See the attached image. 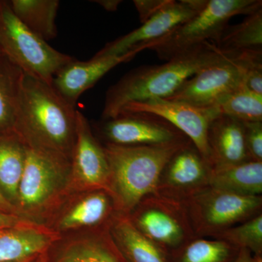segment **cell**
Here are the masks:
<instances>
[{
    "label": "cell",
    "instance_id": "cell-1",
    "mask_svg": "<svg viewBox=\"0 0 262 262\" xmlns=\"http://www.w3.org/2000/svg\"><path fill=\"white\" fill-rule=\"evenodd\" d=\"M77 112L51 84L24 73L15 133L26 146L71 165Z\"/></svg>",
    "mask_w": 262,
    "mask_h": 262
},
{
    "label": "cell",
    "instance_id": "cell-2",
    "mask_svg": "<svg viewBox=\"0 0 262 262\" xmlns=\"http://www.w3.org/2000/svg\"><path fill=\"white\" fill-rule=\"evenodd\" d=\"M221 51L207 42L163 64L145 66L130 71L106 92L101 118L118 116L124 106L150 99H166L198 71L215 61Z\"/></svg>",
    "mask_w": 262,
    "mask_h": 262
},
{
    "label": "cell",
    "instance_id": "cell-3",
    "mask_svg": "<svg viewBox=\"0 0 262 262\" xmlns=\"http://www.w3.org/2000/svg\"><path fill=\"white\" fill-rule=\"evenodd\" d=\"M190 139L159 146H103L110 193L118 213L128 215L141 199L156 192L160 173L172 155Z\"/></svg>",
    "mask_w": 262,
    "mask_h": 262
},
{
    "label": "cell",
    "instance_id": "cell-4",
    "mask_svg": "<svg viewBox=\"0 0 262 262\" xmlns=\"http://www.w3.org/2000/svg\"><path fill=\"white\" fill-rule=\"evenodd\" d=\"M0 51L24 73L51 85L56 74L75 59L26 27L5 0H0Z\"/></svg>",
    "mask_w": 262,
    "mask_h": 262
},
{
    "label": "cell",
    "instance_id": "cell-5",
    "mask_svg": "<svg viewBox=\"0 0 262 262\" xmlns=\"http://www.w3.org/2000/svg\"><path fill=\"white\" fill-rule=\"evenodd\" d=\"M261 8V0H207L196 15L151 42L149 50L156 52L160 59L169 61L207 42H215L231 18L251 14Z\"/></svg>",
    "mask_w": 262,
    "mask_h": 262
},
{
    "label": "cell",
    "instance_id": "cell-6",
    "mask_svg": "<svg viewBox=\"0 0 262 262\" xmlns=\"http://www.w3.org/2000/svg\"><path fill=\"white\" fill-rule=\"evenodd\" d=\"M220 51V58L198 71L166 99L213 107L242 85L246 67L262 58V51Z\"/></svg>",
    "mask_w": 262,
    "mask_h": 262
},
{
    "label": "cell",
    "instance_id": "cell-7",
    "mask_svg": "<svg viewBox=\"0 0 262 262\" xmlns=\"http://www.w3.org/2000/svg\"><path fill=\"white\" fill-rule=\"evenodd\" d=\"M185 204L196 236L210 238L262 213L261 195H243L210 186Z\"/></svg>",
    "mask_w": 262,
    "mask_h": 262
},
{
    "label": "cell",
    "instance_id": "cell-8",
    "mask_svg": "<svg viewBox=\"0 0 262 262\" xmlns=\"http://www.w3.org/2000/svg\"><path fill=\"white\" fill-rule=\"evenodd\" d=\"M127 216L143 236L166 255L196 237L185 203L155 193L141 199Z\"/></svg>",
    "mask_w": 262,
    "mask_h": 262
},
{
    "label": "cell",
    "instance_id": "cell-9",
    "mask_svg": "<svg viewBox=\"0 0 262 262\" xmlns=\"http://www.w3.org/2000/svg\"><path fill=\"white\" fill-rule=\"evenodd\" d=\"M27 147L25 166L18 191V215H37L54 201L70 178V164Z\"/></svg>",
    "mask_w": 262,
    "mask_h": 262
},
{
    "label": "cell",
    "instance_id": "cell-10",
    "mask_svg": "<svg viewBox=\"0 0 262 262\" xmlns=\"http://www.w3.org/2000/svg\"><path fill=\"white\" fill-rule=\"evenodd\" d=\"M106 144L120 146H159L189 138L161 117L151 114L122 113L96 125Z\"/></svg>",
    "mask_w": 262,
    "mask_h": 262
},
{
    "label": "cell",
    "instance_id": "cell-11",
    "mask_svg": "<svg viewBox=\"0 0 262 262\" xmlns=\"http://www.w3.org/2000/svg\"><path fill=\"white\" fill-rule=\"evenodd\" d=\"M212 168L192 141L177 150L162 170L155 194L185 203L209 187Z\"/></svg>",
    "mask_w": 262,
    "mask_h": 262
},
{
    "label": "cell",
    "instance_id": "cell-12",
    "mask_svg": "<svg viewBox=\"0 0 262 262\" xmlns=\"http://www.w3.org/2000/svg\"><path fill=\"white\" fill-rule=\"evenodd\" d=\"M207 0H171L139 28L106 44L95 57L120 56L168 35L202 9Z\"/></svg>",
    "mask_w": 262,
    "mask_h": 262
},
{
    "label": "cell",
    "instance_id": "cell-13",
    "mask_svg": "<svg viewBox=\"0 0 262 262\" xmlns=\"http://www.w3.org/2000/svg\"><path fill=\"white\" fill-rule=\"evenodd\" d=\"M122 113H147L161 117L189 138L209 163L208 127L212 120L218 116L213 108L196 107L181 101L155 98L129 103L120 114Z\"/></svg>",
    "mask_w": 262,
    "mask_h": 262
},
{
    "label": "cell",
    "instance_id": "cell-14",
    "mask_svg": "<svg viewBox=\"0 0 262 262\" xmlns=\"http://www.w3.org/2000/svg\"><path fill=\"white\" fill-rule=\"evenodd\" d=\"M110 177L103 146L95 137L88 119L77 110L76 140L70 173L72 184L90 192L104 190L110 193Z\"/></svg>",
    "mask_w": 262,
    "mask_h": 262
},
{
    "label": "cell",
    "instance_id": "cell-15",
    "mask_svg": "<svg viewBox=\"0 0 262 262\" xmlns=\"http://www.w3.org/2000/svg\"><path fill=\"white\" fill-rule=\"evenodd\" d=\"M149 48L148 45H144L120 56H94L87 61L73 60L56 74L52 86L63 99L75 106L81 95L94 86L110 70L130 61L138 53Z\"/></svg>",
    "mask_w": 262,
    "mask_h": 262
},
{
    "label": "cell",
    "instance_id": "cell-16",
    "mask_svg": "<svg viewBox=\"0 0 262 262\" xmlns=\"http://www.w3.org/2000/svg\"><path fill=\"white\" fill-rule=\"evenodd\" d=\"M208 145L212 168L251 160L245 143L244 122L232 117L218 115L212 120L208 127Z\"/></svg>",
    "mask_w": 262,
    "mask_h": 262
},
{
    "label": "cell",
    "instance_id": "cell-17",
    "mask_svg": "<svg viewBox=\"0 0 262 262\" xmlns=\"http://www.w3.org/2000/svg\"><path fill=\"white\" fill-rule=\"evenodd\" d=\"M58 234L29 221L0 229V262H15L46 252Z\"/></svg>",
    "mask_w": 262,
    "mask_h": 262
},
{
    "label": "cell",
    "instance_id": "cell-18",
    "mask_svg": "<svg viewBox=\"0 0 262 262\" xmlns=\"http://www.w3.org/2000/svg\"><path fill=\"white\" fill-rule=\"evenodd\" d=\"M108 233L127 262H167L166 254L135 228L127 215L117 213Z\"/></svg>",
    "mask_w": 262,
    "mask_h": 262
},
{
    "label": "cell",
    "instance_id": "cell-19",
    "mask_svg": "<svg viewBox=\"0 0 262 262\" xmlns=\"http://www.w3.org/2000/svg\"><path fill=\"white\" fill-rule=\"evenodd\" d=\"M117 212L111 194L104 190L93 191L70 208L60 221L63 230L80 227H110Z\"/></svg>",
    "mask_w": 262,
    "mask_h": 262
},
{
    "label": "cell",
    "instance_id": "cell-20",
    "mask_svg": "<svg viewBox=\"0 0 262 262\" xmlns=\"http://www.w3.org/2000/svg\"><path fill=\"white\" fill-rule=\"evenodd\" d=\"M209 186L243 195H261L262 162L212 168Z\"/></svg>",
    "mask_w": 262,
    "mask_h": 262
},
{
    "label": "cell",
    "instance_id": "cell-21",
    "mask_svg": "<svg viewBox=\"0 0 262 262\" xmlns=\"http://www.w3.org/2000/svg\"><path fill=\"white\" fill-rule=\"evenodd\" d=\"M26 155L25 144L16 134L0 136V192L15 207Z\"/></svg>",
    "mask_w": 262,
    "mask_h": 262
},
{
    "label": "cell",
    "instance_id": "cell-22",
    "mask_svg": "<svg viewBox=\"0 0 262 262\" xmlns=\"http://www.w3.org/2000/svg\"><path fill=\"white\" fill-rule=\"evenodd\" d=\"M23 71L0 53V136L15 134Z\"/></svg>",
    "mask_w": 262,
    "mask_h": 262
},
{
    "label": "cell",
    "instance_id": "cell-23",
    "mask_svg": "<svg viewBox=\"0 0 262 262\" xmlns=\"http://www.w3.org/2000/svg\"><path fill=\"white\" fill-rule=\"evenodd\" d=\"M8 3L17 18L34 34L46 42L56 37L58 0H10Z\"/></svg>",
    "mask_w": 262,
    "mask_h": 262
},
{
    "label": "cell",
    "instance_id": "cell-24",
    "mask_svg": "<svg viewBox=\"0 0 262 262\" xmlns=\"http://www.w3.org/2000/svg\"><path fill=\"white\" fill-rule=\"evenodd\" d=\"M239 250L222 239L196 236L167 254V262H234Z\"/></svg>",
    "mask_w": 262,
    "mask_h": 262
},
{
    "label": "cell",
    "instance_id": "cell-25",
    "mask_svg": "<svg viewBox=\"0 0 262 262\" xmlns=\"http://www.w3.org/2000/svg\"><path fill=\"white\" fill-rule=\"evenodd\" d=\"M211 43L222 51H262V8L241 23L227 26Z\"/></svg>",
    "mask_w": 262,
    "mask_h": 262
},
{
    "label": "cell",
    "instance_id": "cell-26",
    "mask_svg": "<svg viewBox=\"0 0 262 262\" xmlns=\"http://www.w3.org/2000/svg\"><path fill=\"white\" fill-rule=\"evenodd\" d=\"M212 108L218 115L232 117L242 122H262V96L243 85Z\"/></svg>",
    "mask_w": 262,
    "mask_h": 262
},
{
    "label": "cell",
    "instance_id": "cell-27",
    "mask_svg": "<svg viewBox=\"0 0 262 262\" xmlns=\"http://www.w3.org/2000/svg\"><path fill=\"white\" fill-rule=\"evenodd\" d=\"M72 248L84 262H127L111 238L108 229H100Z\"/></svg>",
    "mask_w": 262,
    "mask_h": 262
},
{
    "label": "cell",
    "instance_id": "cell-28",
    "mask_svg": "<svg viewBox=\"0 0 262 262\" xmlns=\"http://www.w3.org/2000/svg\"><path fill=\"white\" fill-rule=\"evenodd\" d=\"M233 245L239 249L249 250L262 257V213L231 227L215 237Z\"/></svg>",
    "mask_w": 262,
    "mask_h": 262
},
{
    "label": "cell",
    "instance_id": "cell-29",
    "mask_svg": "<svg viewBox=\"0 0 262 262\" xmlns=\"http://www.w3.org/2000/svg\"><path fill=\"white\" fill-rule=\"evenodd\" d=\"M245 143L250 159L262 162V122H244Z\"/></svg>",
    "mask_w": 262,
    "mask_h": 262
},
{
    "label": "cell",
    "instance_id": "cell-30",
    "mask_svg": "<svg viewBox=\"0 0 262 262\" xmlns=\"http://www.w3.org/2000/svg\"><path fill=\"white\" fill-rule=\"evenodd\" d=\"M242 85L248 91L262 96V58L253 61L246 67Z\"/></svg>",
    "mask_w": 262,
    "mask_h": 262
},
{
    "label": "cell",
    "instance_id": "cell-31",
    "mask_svg": "<svg viewBox=\"0 0 262 262\" xmlns=\"http://www.w3.org/2000/svg\"><path fill=\"white\" fill-rule=\"evenodd\" d=\"M171 0H134L141 24L145 23L153 15L165 8Z\"/></svg>",
    "mask_w": 262,
    "mask_h": 262
},
{
    "label": "cell",
    "instance_id": "cell-32",
    "mask_svg": "<svg viewBox=\"0 0 262 262\" xmlns=\"http://www.w3.org/2000/svg\"><path fill=\"white\" fill-rule=\"evenodd\" d=\"M28 222H29V220H26L23 217L18 216V215L0 213V229L16 227V226L24 225Z\"/></svg>",
    "mask_w": 262,
    "mask_h": 262
},
{
    "label": "cell",
    "instance_id": "cell-33",
    "mask_svg": "<svg viewBox=\"0 0 262 262\" xmlns=\"http://www.w3.org/2000/svg\"><path fill=\"white\" fill-rule=\"evenodd\" d=\"M234 262H262V257L254 256L249 250L242 248Z\"/></svg>",
    "mask_w": 262,
    "mask_h": 262
},
{
    "label": "cell",
    "instance_id": "cell-34",
    "mask_svg": "<svg viewBox=\"0 0 262 262\" xmlns=\"http://www.w3.org/2000/svg\"><path fill=\"white\" fill-rule=\"evenodd\" d=\"M0 213L20 216L15 207L8 201L1 192H0Z\"/></svg>",
    "mask_w": 262,
    "mask_h": 262
},
{
    "label": "cell",
    "instance_id": "cell-35",
    "mask_svg": "<svg viewBox=\"0 0 262 262\" xmlns=\"http://www.w3.org/2000/svg\"><path fill=\"white\" fill-rule=\"evenodd\" d=\"M94 2L110 12L116 11L118 9L119 5L122 3L120 0H96Z\"/></svg>",
    "mask_w": 262,
    "mask_h": 262
},
{
    "label": "cell",
    "instance_id": "cell-36",
    "mask_svg": "<svg viewBox=\"0 0 262 262\" xmlns=\"http://www.w3.org/2000/svg\"><path fill=\"white\" fill-rule=\"evenodd\" d=\"M57 262H84L80 256L71 247L60 257Z\"/></svg>",
    "mask_w": 262,
    "mask_h": 262
},
{
    "label": "cell",
    "instance_id": "cell-37",
    "mask_svg": "<svg viewBox=\"0 0 262 262\" xmlns=\"http://www.w3.org/2000/svg\"><path fill=\"white\" fill-rule=\"evenodd\" d=\"M48 261V255L47 253L44 252L39 254V256L36 258L33 262H47Z\"/></svg>",
    "mask_w": 262,
    "mask_h": 262
},
{
    "label": "cell",
    "instance_id": "cell-38",
    "mask_svg": "<svg viewBox=\"0 0 262 262\" xmlns=\"http://www.w3.org/2000/svg\"><path fill=\"white\" fill-rule=\"evenodd\" d=\"M38 256H39V255H38ZM38 256H32V257L25 258V259L21 260V261H15V262H33L34 261V260L36 259V258H37Z\"/></svg>",
    "mask_w": 262,
    "mask_h": 262
},
{
    "label": "cell",
    "instance_id": "cell-39",
    "mask_svg": "<svg viewBox=\"0 0 262 262\" xmlns=\"http://www.w3.org/2000/svg\"><path fill=\"white\" fill-rule=\"evenodd\" d=\"M0 53H1V51H0Z\"/></svg>",
    "mask_w": 262,
    "mask_h": 262
}]
</instances>
